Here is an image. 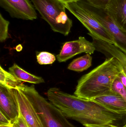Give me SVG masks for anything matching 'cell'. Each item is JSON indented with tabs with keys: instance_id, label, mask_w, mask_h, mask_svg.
Listing matches in <instances>:
<instances>
[{
	"instance_id": "obj_1",
	"label": "cell",
	"mask_w": 126,
	"mask_h": 127,
	"mask_svg": "<svg viewBox=\"0 0 126 127\" xmlns=\"http://www.w3.org/2000/svg\"><path fill=\"white\" fill-rule=\"evenodd\" d=\"M46 95L50 102L66 118L76 121L85 127L109 125L118 126L117 125L126 116V114L112 111L93 101L68 94L57 87L49 89Z\"/></svg>"
},
{
	"instance_id": "obj_2",
	"label": "cell",
	"mask_w": 126,
	"mask_h": 127,
	"mask_svg": "<svg viewBox=\"0 0 126 127\" xmlns=\"http://www.w3.org/2000/svg\"><path fill=\"white\" fill-rule=\"evenodd\" d=\"M121 71V66L117 60L114 57L107 58L78 80L74 94L80 98L91 100L111 94L113 82Z\"/></svg>"
},
{
	"instance_id": "obj_3",
	"label": "cell",
	"mask_w": 126,
	"mask_h": 127,
	"mask_svg": "<svg viewBox=\"0 0 126 127\" xmlns=\"http://www.w3.org/2000/svg\"><path fill=\"white\" fill-rule=\"evenodd\" d=\"M18 89L29 100L44 127H77L67 119L62 112L39 94L33 85H20Z\"/></svg>"
},
{
	"instance_id": "obj_4",
	"label": "cell",
	"mask_w": 126,
	"mask_h": 127,
	"mask_svg": "<svg viewBox=\"0 0 126 127\" xmlns=\"http://www.w3.org/2000/svg\"><path fill=\"white\" fill-rule=\"evenodd\" d=\"M36 9L54 32L67 36L72 21L66 12L65 4L60 0H31Z\"/></svg>"
},
{
	"instance_id": "obj_5",
	"label": "cell",
	"mask_w": 126,
	"mask_h": 127,
	"mask_svg": "<svg viewBox=\"0 0 126 127\" xmlns=\"http://www.w3.org/2000/svg\"><path fill=\"white\" fill-rule=\"evenodd\" d=\"M66 8L74 15L89 31L88 33L112 44L114 38L107 30L95 19L80 1L65 4Z\"/></svg>"
},
{
	"instance_id": "obj_6",
	"label": "cell",
	"mask_w": 126,
	"mask_h": 127,
	"mask_svg": "<svg viewBox=\"0 0 126 127\" xmlns=\"http://www.w3.org/2000/svg\"><path fill=\"white\" fill-rule=\"evenodd\" d=\"M80 1L94 18L111 35L114 40L115 46L126 54V32L116 24L106 10L94 6L87 0H81Z\"/></svg>"
},
{
	"instance_id": "obj_7",
	"label": "cell",
	"mask_w": 126,
	"mask_h": 127,
	"mask_svg": "<svg viewBox=\"0 0 126 127\" xmlns=\"http://www.w3.org/2000/svg\"><path fill=\"white\" fill-rule=\"evenodd\" d=\"M0 6L12 18L30 21L37 18L36 9L29 0H0Z\"/></svg>"
},
{
	"instance_id": "obj_8",
	"label": "cell",
	"mask_w": 126,
	"mask_h": 127,
	"mask_svg": "<svg viewBox=\"0 0 126 127\" xmlns=\"http://www.w3.org/2000/svg\"><path fill=\"white\" fill-rule=\"evenodd\" d=\"M95 50L92 42L89 41L85 37L80 36L77 40L65 42L56 58L59 62H65L78 54L86 53L91 55Z\"/></svg>"
},
{
	"instance_id": "obj_9",
	"label": "cell",
	"mask_w": 126,
	"mask_h": 127,
	"mask_svg": "<svg viewBox=\"0 0 126 127\" xmlns=\"http://www.w3.org/2000/svg\"><path fill=\"white\" fill-rule=\"evenodd\" d=\"M20 113L29 127H44L29 100L18 89H13Z\"/></svg>"
},
{
	"instance_id": "obj_10",
	"label": "cell",
	"mask_w": 126,
	"mask_h": 127,
	"mask_svg": "<svg viewBox=\"0 0 126 127\" xmlns=\"http://www.w3.org/2000/svg\"><path fill=\"white\" fill-rule=\"evenodd\" d=\"M0 111L13 123L19 116V108L13 89L0 85Z\"/></svg>"
},
{
	"instance_id": "obj_11",
	"label": "cell",
	"mask_w": 126,
	"mask_h": 127,
	"mask_svg": "<svg viewBox=\"0 0 126 127\" xmlns=\"http://www.w3.org/2000/svg\"><path fill=\"white\" fill-rule=\"evenodd\" d=\"M92 39L96 50L103 54L108 58H115L120 64L121 71L126 77V54L114 45L105 42L95 36H92Z\"/></svg>"
},
{
	"instance_id": "obj_12",
	"label": "cell",
	"mask_w": 126,
	"mask_h": 127,
	"mask_svg": "<svg viewBox=\"0 0 126 127\" xmlns=\"http://www.w3.org/2000/svg\"><path fill=\"white\" fill-rule=\"evenodd\" d=\"M105 9L116 24L126 32V0H111Z\"/></svg>"
},
{
	"instance_id": "obj_13",
	"label": "cell",
	"mask_w": 126,
	"mask_h": 127,
	"mask_svg": "<svg viewBox=\"0 0 126 127\" xmlns=\"http://www.w3.org/2000/svg\"><path fill=\"white\" fill-rule=\"evenodd\" d=\"M91 100L97 102L112 111L126 114V101L120 95L113 92L108 95L96 97Z\"/></svg>"
},
{
	"instance_id": "obj_14",
	"label": "cell",
	"mask_w": 126,
	"mask_h": 127,
	"mask_svg": "<svg viewBox=\"0 0 126 127\" xmlns=\"http://www.w3.org/2000/svg\"><path fill=\"white\" fill-rule=\"evenodd\" d=\"M9 72L21 82H28L34 84H39L45 82L43 78L29 73L16 64L14 63L12 66L9 68Z\"/></svg>"
},
{
	"instance_id": "obj_15",
	"label": "cell",
	"mask_w": 126,
	"mask_h": 127,
	"mask_svg": "<svg viewBox=\"0 0 126 127\" xmlns=\"http://www.w3.org/2000/svg\"><path fill=\"white\" fill-rule=\"evenodd\" d=\"M12 74L0 66V85L10 89H18L22 84Z\"/></svg>"
},
{
	"instance_id": "obj_16",
	"label": "cell",
	"mask_w": 126,
	"mask_h": 127,
	"mask_svg": "<svg viewBox=\"0 0 126 127\" xmlns=\"http://www.w3.org/2000/svg\"><path fill=\"white\" fill-rule=\"evenodd\" d=\"M92 57L89 54L73 60L68 65L67 68L72 71L81 72L88 69L92 65Z\"/></svg>"
},
{
	"instance_id": "obj_17",
	"label": "cell",
	"mask_w": 126,
	"mask_h": 127,
	"mask_svg": "<svg viewBox=\"0 0 126 127\" xmlns=\"http://www.w3.org/2000/svg\"><path fill=\"white\" fill-rule=\"evenodd\" d=\"M37 62L41 65L52 64L56 60L54 54L46 51L39 53L37 55Z\"/></svg>"
},
{
	"instance_id": "obj_18",
	"label": "cell",
	"mask_w": 126,
	"mask_h": 127,
	"mask_svg": "<svg viewBox=\"0 0 126 127\" xmlns=\"http://www.w3.org/2000/svg\"><path fill=\"white\" fill-rule=\"evenodd\" d=\"M10 22L9 21L6 20L0 14V41L1 42L5 41L9 37L8 33L9 25Z\"/></svg>"
},
{
	"instance_id": "obj_19",
	"label": "cell",
	"mask_w": 126,
	"mask_h": 127,
	"mask_svg": "<svg viewBox=\"0 0 126 127\" xmlns=\"http://www.w3.org/2000/svg\"><path fill=\"white\" fill-rule=\"evenodd\" d=\"M111 91L120 95L126 101V88L118 77L113 82Z\"/></svg>"
},
{
	"instance_id": "obj_20",
	"label": "cell",
	"mask_w": 126,
	"mask_h": 127,
	"mask_svg": "<svg viewBox=\"0 0 126 127\" xmlns=\"http://www.w3.org/2000/svg\"><path fill=\"white\" fill-rule=\"evenodd\" d=\"M111 0H87L92 5L96 7L106 9L108 4Z\"/></svg>"
},
{
	"instance_id": "obj_21",
	"label": "cell",
	"mask_w": 126,
	"mask_h": 127,
	"mask_svg": "<svg viewBox=\"0 0 126 127\" xmlns=\"http://www.w3.org/2000/svg\"><path fill=\"white\" fill-rule=\"evenodd\" d=\"M11 127H29L20 113L17 119L11 124Z\"/></svg>"
},
{
	"instance_id": "obj_22",
	"label": "cell",
	"mask_w": 126,
	"mask_h": 127,
	"mask_svg": "<svg viewBox=\"0 0 126 127\" xmlns=\"http://www.w3.org/2000/svg\"><path fill=\"white\" fill-rule=\"evenodd\" d=\"M11 122L9 118L0 111V126H10Z\"/></svg>"
},
{
	"instance_id": "obj_23",
	"label": "cell",
	"mask_w": 126,
	"mask_h": 127,
	"mask_svg": "<svg viewBox=\"0 0 126 127\" xmlns=\"http://www.w3.org/2000/svg\"><path fill=\"white\" fill-rule=\"evenodd\" d=\"M60 0L65 4H66L69 3L77 2V1H79L81 0Z\"/></svg>"
},
{
	"instance_id": "obj_24",
	"label": "cell",
	"mask_w": 126,
	"mask_h": 127,
	"mask_svg": "<svg viewBox=\"0 0 126 127\" xmlns=\"http://www.w3.org/2000/svg\"><path fill=\"white\" fill-rule=\"evenodd\" d=\"M100 127H120L118 126H116V125H106V126H103Z\"/></svg>"
},
{
	"instance_id": "obj_25",
	"label": "cell",
	"mask_w": 126,
	"mask_h": 127,
	"mask_svg": "<svg viewBox=\"0 0 126 127\" xmlns=\"http://www.w3.org/2000/svg\"><path fill=\"white\" fill-rule=\"evenodd\" d=\"M126 127V124L124 125V126H123V127Z\"/></svg>"
}]
</instances>
